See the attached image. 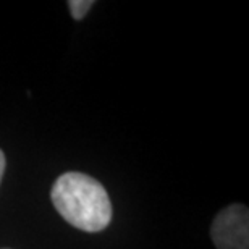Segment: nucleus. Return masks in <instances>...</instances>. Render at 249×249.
<instances>
[{
  "instance_id": "2",
  "label": "nucleus",
  "mask_w": 249,
  "mask_h": 249,
  "mask_svg": "<svg viewBox=\"0 0 249 249\" xmlns=\"http://www.w3.org/2000/svg\"><path fill=\"white\" fill-rule=\"evenodd\" d=\"M217 249H249V212L243 204H231L217 213L211 228Z\"/></svg>"
},
{
  "instance_id": "4",
  "label": "nucleus",
  "mask_w": 249,
  "mask_h": 249,
  "mask_svg": "<svg viewBox=\"0 0 249 249\" xmlns=\"http://www.w3.org/2000/svg\"><path fill=\"white\" fill-rule=\"evenodd\" d=\"M3 172H5V154L0 151V181H2Z\"/></svg>"
},
{
  "instance_id": "3",
  "label": "nucleus",
  "mask_w": 249,
  "mask_h": 249,
  "mask_svg": "<svg viewBox=\"0 0 249 249\" xmlns=\"http://www.w3.org/2000/svg\"><path fill=\"white\" fill-rule=\"evenodd\" d=\"M92 5V0H70L68 2L70 12H71V17L74 19H83L86 17V13L91 10Z\"/></svg>"
},
{
  "instance_id": "1",
  "label": "nucleus",
  "mask_w": 249,
  "mask_h": 249,
  "mask_svg": "<svg viewBox=\"0 0 249 249\" xmlns=\"http://www.w3.org/2000/svg\"><path fill=\"white\" fill-rule=\"evenodd\" d=\"M51 197L65 220L83 231H102L112 220V204L106 188L84 173L60 175L53 183Z\"/></svg>"
}]
</instances>
